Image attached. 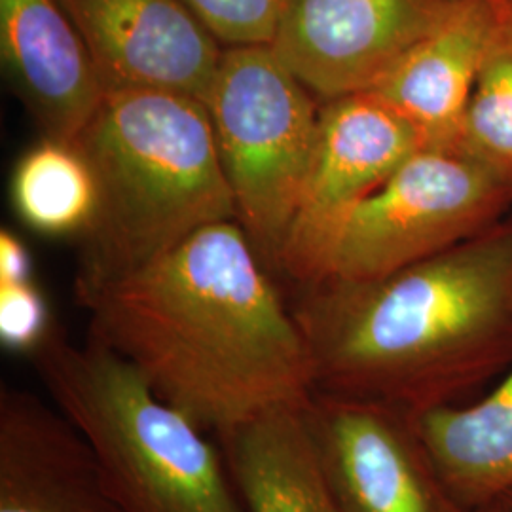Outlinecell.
<instances>
[{
  "instance_id": "277c9868",
  "label": "cell",
  "mask_w": 512,
  "mask_h": 512,
  "mask_svg": "<svg viewBox=\"0 0 512 512\" xmlns=\"http://www.w3.org/2000/svg\"><path fill=\"white\" fill-rule=\"evenodd\" d=\"M54 401L92 442L122 512H247L205 431L162 401L135 366L52 327L29 353Z\"/></svg>"
},
{
  "instance_id": "7a4b0ae2",
  "label": "cell",
  "mask_w": 512,
  "mask_h": 512,
  "mask_svg": "<svg viewBox=\"0 0 512 512\" xmlns=\"http://www.w3.org/2000/svg\"><path fill=\"white\" fill-rule=\"evenodd\" d=\"M313 393L418 418L512 365V213L370 281L294 291Z\"/></svg>"
},
{
  "instance_id": "7402d4cb",
  "label": "cell",
  "mask_w": 512,
  "mask_h": 512,
  "mask_svg": "<svg viewBox=\"0 0 512 512\" xmlns=\"http://www.w3.org/2000/svg\"><path fill=\"white\" fill-rule=\"evenodd\" d=\"M501 503H503L505 507H509V509L512 511V490L509 492V494L505 495L503 499H501Z\"/></svg>"
},
{
  "instance_id": "3957f363",
  "label": "cell",
  "mask_w": 512,
  "mask_h": 512,
  "mask_svg": "<svg viewBox=\"0 0 512 512\" xmlns=\"http://www.w3.org/2000/svg\"><path fill=\"white\" fill-rule=\"evenodd\" d=\"M74 147L97 202L82 232L76 300L145 268L205 226L238 220L205 105L177 93H107Z\"/></svg>"
},
{
  "instance_id": "9c48e42d",
  "label": "cell",
  "mask_w": 512,
  "mask_h": 512,
  "mask_svg": "<svg viewBox=\"0 0 512 512\" xmlns=\"http://www.w3.org/2000/svg\"><path fill=\"white\" fill-rule=\"evenodd\" d=\"M459 0H293L272 48L317 99L370 92Z\"/></svg>"
},
{
  "instance_id": "ffe728a7",
  "label": "cell",
  "mask_w": 512,
  "mask_h": 512,
  "mask_svg": "<svg viewBox=\"0 0 512 512\" xmlns=\"http://www.w3.org/2000/svg\"><path fill=\"white\" fill-rule=\"evenodd\" d=\"M33 279V262L25 243L10 230L0 232V283H21Z\"/></svg>"
},
{
  "instance_id": "8fae6325",
  "label": "cell",
  "mask_w": 512,
  "mask_h": 512,
  "mask_svg": "<svg viewBox=\"0 0 512 512\" xmlns=\"http://www.w3.org/2000/svg\"><path fill=\"white\" fill-rule=\"evenodd\" d=\"M0 512H122L92 442L57 404L0 389Z\"/></svg>"
},
{
  "instance_id": "5b68a950",
  "label": "cell",
  "mask_w": 512,
  "mask_h": 512,
  "mask_svg": "<svg viewBox=\"0 0 512 512\" xmlns=\"http://www.w3.org/2000/svg\"><path fill=\"white\" fill-rule=\"evenodd\" d=\"M239 226L274 274L310 171L321 99L272 46L224 48L205 101Z\"/></svg>"
},
{
  "instance_id": "2e32d148",
  "label": "cell",
  "mask_w": 512,
  "mask_h": 512,
  "mask_svg": "<svg viewBox=\"0 0 512 512\" xmlns=\"http://www.w3.org/2000/svg\"><path fill=\"white\" fill-rule=\"evenodd\" d=\"M19 217L48 236L82 234L97 202L92 169L80 150L42 139L23 154L12 179Z\"/></svg>"
},
{
  "instance_id": "30bf717a",
  "label": "cell",
  "mask_w": 512,
  "mask_h": 512,
  "mask_svg": "<svg viewBox=\"0 0 512 512\" xmlns=\"http://www.w3.org/2000/svg\"><path fill=\"white\" fill-rule=\"evenodd\" d=\"M105 92H167L205 105L224 46L183 0H59Z\"/></svg>"
},
{
  "instance_id": "4fadbf2b",
  "label": "cell",
  "mask_w": 512,
  "mask_h": 512,
  "mask_svg": "<svg viewBox=\"0 0 512 512\" xmlns=\"http://www.w3.org/2000/svg\"><path fill=\"white\" fill-rule=\"evenodd\" d=\"M495 18L497 0H459L370 90L418 129L427 147L459 145Z\"/></svg>"
},
{
  "instance_id": "ac0fdd59",
  "label": "cell",
  "mask_w": 512,
  "mask_h": 512,
  "mask_svg": "<svg viewBox=\"0 0 512 512\" xmlns=\"http://www.w3.org/2000/svg\"><path fill=\"white\" fill-rule=\"evenodd\" d=\"M224 48L272 46L293 0H183Z\"/></svg>"
},
{
  "instance_id": "44dd1931",
  "label": "cell",
  "mask_w": 512,
  "mask_h": 512,
  "mask_svg": "<svg viewBox=\"0 0 512 512\" xmlns=\"http://www.w3.org/2000/svg\"><path fill=\"white\" fill-rule=\"evenodd\" d=\"M480 512H512L509 507H505L501 501L499 503H495V505H490V507H486V509H482Z\"/></svg>"
},
{
  "instance_id": "9a60e30c",
  "label": "cell",
  "mask_w": 512,
  "mask_h": 512,
  "mask_svg": "<svg viewBox=\"0 0 512 512\" xmlns=\"http://www.w3.org/2000/svg\"><path fill=\"white\" fill-rule=\"evenodd\" d=\"M440 476L463 505L482 511L512 490V365L473 406L448 404L416 418Z\"/></svg>"
},
{
  "instance_id": "5bb4252c",
  "label": "cell",
  "mask_w": 512,
  "mask_h": 512,
  "mask_svg": "<svg viewBox=\"0 0 512 512\" xmlns=\"http://www.w3.org/2000/svg\"><path fill=\"white\" fill-rule=\"evenodd\" d=\"M306 406H281L217 435L247 512H344L311 437Z\"/></svg>"
},
{
  "instance_id": "8992f818",
  "label": "cell",
  "mask_w": 512,
  "mask_h": 512,
  "mask_svg": "<svg viewBox=\"0 0 512 512\" xmlns=\"http://www.w3.org/2000/svg\"><path fill=\"white\" fill-rule=\"evenodd\" d=\"M511 213V184L463 145L421 148L334 222L298 289L393 274Z\"/></svg>"
},
{
  "instance_id": "52a82bcc",
  "label": "cell",
  "mask_w": 512,
  "mask_h": 512,
  "mask_svg": "<svg viewBox=\"0 0 512 512\" xmlns=\"http://www.w3.org/2000/svg\"><path fill=\"white\" fill-rule=\"evenodd\" d=\"M425 147L420 131L372 92L321 101L310 171L274 275L306 285L334 222Z\"/></svg>"
},
{
  "instance_id": "6da1fadb",
  "label": "cell",
  "mask_w": 512,
  "mask_h": 512,
  "mask_svg": "<svg viewBox=\"0 0 512 512\" xmlns=\"http://www.w3.org/2000/svg\"><path fill=\"white\" fill-rule=\"evenodd\" d=\"M80 304L92 338L215 437L313 397L302 330L238 220L205 226Z\"/></svg>"
},
{
  "instance_id": "e0dca14e",
  "label": "cell",
  "mask_w": 512,
  "mask_h": 512,
  "mask_svg": "<svg viewBox=\"0 0 512 512\" xmlns=\"http://www.w3.org/2000/svg\"><path fill=\"white\" fill-rule=\"evenodd\" d=\"M459 145L512 186V0H497L494 33L476 76Z\"/></svg>"
},
{
  "instance_id": "7c38bea8",
  "label": "cell",
  "mask_w": 512,
  "mask_h": 512,
  "mask_svg": "<svg viewBox=\"0 0 512 512\" xmlns=\"http://www.w3.org/2000/svg\"><path fill=\"white\" fill-rule=\"evenodd\" d=\"M0 55L42 137L74 145L107 92L59 0H0Z\"/></svg>"
},
{
  "instance_id": "ba28073f",
  "label": "cell",
  "mask_w": 512,
  "mask_h": 512,
  "mask_svg": "<svg viewBox=\"0 0 512 512\" xmlns=\"http://www.w3.org/2000/svg\"><path fill=\"white\" fill-rule=\"evenodd\" d=\"M306 416L342 511L478 512L448 488L414 416L321 393Z\"/></svg>"
},
{
  "instance_id": "d6986e66",
  "label": "cell",
  "mask_w": 512,
  "mask_h": 512,
  "mask_svg": "<svg viewBox=\"0 0 512 512\" xmlns=\"http://www.w3.org/2000/svg\"><path fill=\"white\" fill-rule=\"evenodd\" d=\"M54 323L35 281L0 283V340L6 348L31 353Z\"/></svg>"
}]
</instances>
